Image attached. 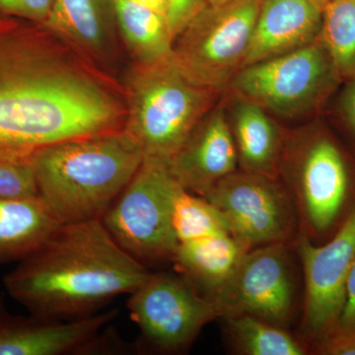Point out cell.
Here are the masks:
<instances>
[{
	"mask_svg": "<svg viewBox=\"0 0 355 355\" xmlns=\"http://www.w3.org/2000/svg\"><path fill=\"white\" fill-rule=\"evenodd\" d=\"M86 62L43 24L0 15V157L123 127L125 107Z\"/></svg>",
	"mask_w": 355,
	"mask_h": 355,
	"instance_id": "obj_1",
	"label": "cell"
},
{
	"mask_svg": "<svg viewBox=\"0 0 355 355\" xmlns=\"http://www.w3.org/2000/svg\"><path fill=\"white\" fill-rule=\"evenodd\" d=\"M151 275L110 234L101 219L60 224L3 277L11 298L34 316L79 319L132 293Z\"/></svg>",
	"mask_w": 355,
	"mask_h": 355,
	"instance_id": "obj_2",
	"label": "cell"
},
{
	"mask_svg": "<svg viewBox=\"0 0 355 355\" xmlns=\"http://www.w3.org/2000/svg\"><path fill=\"white\" fill-rule=\"evenodd\" d=\"M144 157L123 128L51 144L34 155L39 197L60 223L101 219Z\"/></svg>",
	"mask_w": 355,
	"mask_h": 355,
	"instance_id": "obj_3",
	"label": "cell"
},
{
	"mask_svg": "<svg viewBox=\"0 0 355 355\" xmlns=\"http://www.w3.org/2000/svg\"><path fill=\"white\" fill-rule=\"evenodd\" d=\"M123 128L144 158L169 163L214 107L217 92L191 83L173 64H133L125 80Z\"/></svg>",
	"mask_w": 355,
	"mask_h": 355,
	"instance_id": "obj_4",
	"label": "cell"
},
{
	"mask_svg": "<svg viewBox=\"0 0 355 355\" xmlns=\"http://www.w3.org/2000/svg\"><path fill=\"white\" fill-rule=\"evenodd\" d=\"M289 188L297 212L299 234L331 237L355 207L352 171L335 140L313 133L284 148Z\"/></svg>",
	"mask_w": 355,
	"mask_h": 355,
	"instance_id": "obj_5",
	"label": "cell"
},
{
	"mask_svg": "<svg viewBox=\"0 0 355 355\" xmlns=\"http://www.w3.org/2000/svg\"><path fill=\"white\" fill-rule=\"evenodd\" d=\"M181 187L167 163L144 158L101 218L114 241L142 265L174 260L179 242L172 211Z\"/></svg>",
	"mask_w": 355,
	"mask_h": 355,
	"instance_id": "obj_6",
	"label": "cell"
},
{
	"mask_svg": "<svg viewBox=\"0 0 355 355\" xmlns=\"http://www.w3.org/2000/svg\"><path fill=\"white\" fill-rule=\"evenodd\" d=\"M261 0L205 7L174 42L172 62L191 83L220 92L242 69Z\"/></svg>",
	"mask_w": 355,
	"mask_h": 355,
	"instance_id": "obj_7",
	"label": "cell"
},
{
	"mask_svg": "<svg viewBox=\"0 0 355 355\" xmlns=\"http://www.w3.org/2000/svg\"><path fill=\"white\" fill-rule=\"evenodd\" d=\"M340 78L330 53L317 39L277 57L242 67L228 87L282 116L297 118L316 109Z\"/></svg>",
	"mask_w": 355,
	"mask_h": 355,
	"instance_id": "obj_8",
	"label": "cell"
},
{
	"mask_svg": "<svg viewBox=\"0 0 355 355\" xmlns=\"http://www.w3.org/2000/svg\"><path fill=\"white\" fill-rule=\"evenodd\" d=\"M128 309L140 331L139 345L160 354L188 349L220 313L181 275L151 272L130 294Z\"/></svg>",
	"mask_w": 355,
	"mask_h": 355,
	"instance_id": "obj_9",
	"label": "cell"
},
{
	"mask_svg": "<svg viewBox=\"0 0 355 355\" xmlns=\"http://www.w3.org/2000/svg\"><path fill=\"white\" fill-rule=\"evenodd\" d=\"M203 198L220 210L231 234L249 249L288 243L299 231L291 193L277 179L237 170Z\"/></svg>",
	"mask_w": 355,
	"mask_h": 355,
	"instance_id": "obj_10",
	"label": "cell"
},
{
	"mask_svg": "<svg viewBox=\"0 0 355 355\" xmlns=\"http://www.w3.org/2000/svg\"><path fill=\"white\" fill-rule=\"evenodd\" d=\"M295 294L288 243H272L248 250L209 299L220 318L248 314L284 328L291 322Z\"/></svg>",
	"mask_w": 355,
	"mask_h": 355,
	"instance_id": "obj_11",
	"label": "cell"
},
{
	"mask_svg": "<svg viewBox=\"0 0 355 355\" xmlns=\"http://www.w3.org/2000/svg\"><path fill=\"white\" fill-rule=\"evenodd\" d=\"M296 249L304 275L302 331L311 347L336 331L355 261V207L324 245L298 234Z\"/></svg>",
	"mask_w": 355,
	"mask_h": 355,
	"instance_id": "obj_12",
	"label": "cell"
},
{
	"mask_svg": "<svg viewBox=\"0 0 355 355\" xmlns=\"http://www.w3.org/2000/svg\"><path fill=\"white\" fill-rule=\"evenodd\" d=\"M119 311L74 320L14 315L0 295V355H64L101 349L102 330Z\"/></svg>",
	"mask_w": 355,
	"mask_h": 355,
	"instance_id": "obj_13",
	"label": "cell"
},
{
	"mask_svg": "<svg viewBox=\"0 0 355 355\" xmlns=\"http://www.w3.org/2000/svg\"><path fill=\"white\" fill-rule=\"evenodd\" d=\"M168 166L184 189L202 197L237 171V149L223 104L203 116Z\"/></svg>",
	"mask_w": 355,
	"mask_h": 355,
	"instance_id": "obj_14",
	"label": "cell"
},
{
	"mask_svg": "<svg viewBox=\"0 0 355 355\" xmlns=\"http://www.w3.org/2000/svg\"><path fill=\"white\" fill-rule=\"evenodd\" d=\"M324 4L322 0H261L243 67L319 39Z\"/></svg>",
	"mask_w": 355,
	"mask_h": 355,
	"instance_id": "obj_15",
	"label": "cell"
},
{
	"mask_svg": "<svg viewBox=\"0 0 355 355\" xmlns=\"http://www.w3.org/2000/svg\"><path fill=\"white\" fill-rule=\"evenodd\" d=\"M43 25L93 67L114 53L118 28L112 0H53Z\"/></svg>",
	"mask_w": 355,
	"mask_h": 355,
	"instance_id": "obj_16",
	"label": "cell"
},
{
	"mask_svg": "<svg viewBox=\"0 0 355 355\" xmlns=\"http://www.w3.org/2000/svg\"><path fill=\"white\" fill-rule=\"evenodd\" d=\"M227 111L229 125L242 171L279 179L286 139L268 112L233 94Z\"/></svg>",
	"mask_w": 355,
	"mask_h": 355,
	"instance_id": "obj_17",
	"label": "cell"
},
{
	"mask_svg": "<svg viewBox=\"0 0 355 355\" xmlns=\"http://www.w3.org/2000/svg\"><path fill=\"white\" fill-rule=\"evenodd\" d=\"M250 250L230 233L179 243L174 261L178 272L209 298L227 280Z\"/></svg>",
	"mask_w": 355,
	"mask_h": 355,
	"instance_id": "obj_18",
	"label": "cell"
},
{
	"mask_svg": "<svg viewBox=\"0 0 355 355\" xmlns=\"http://www.w3.org/2000/svg\"><path fill=\"white\" fill-rule=\"evenodd\" d=\"M60 224L40 197L0 200V266L29 256Z\"/></svg>",
	"mask_w": 355,
	"mask_h": 355,
	"instance_id": "obj_19",
	"label": "cell"
},
{
	"mask_svg": "<svg viewBox=\"0 0 355 355\" xmlns=\"http://www.w3.org/2000/svg\"><path fill=\"white\" fill-rule=\"evenodd\" d=\"M116 28L135 64L171 60L174 38L167 17L130 0H112Z\"/></svg>",
	"mask_w": 355,
	"mask_h": 355,
	"instance_id": "obj_20",
	"label": "cell"
},
{
	"mask_svg": "<svg viewBox=\"0 0 355 355\" xmlns=\"http://www.w3.org/2000/svg\"><path fill=\"white\" fill-rule=\"evenodd\" d=\"M225 320L231 345L238 354L246 355H304L309 354L301 343L284 328L248 314L229 315Z\"/></svg>",
	"mask_w": 355,
	"mask_h": 355,
	"instance_id": "obj_21",
	"label": "cell"
},
{
	"mask_svg": "<svg viewBox=\"0 0 355 355\" xmlns=\"http://www.w3.org/2000/svg\"><path fill=\"white\" fill-rule=\"evenodd\" d=\"M320 41L340 78L355 76V0L324 2Z\"/></svg>",
	"mask_w": 355,
	"mask_h": 355,
	"instance_id": "obj_22",
	"label": "cell"
},
{
	"mask_svg": "<svg viewBox=\"0 0 355 355\" xmlns=\"http://www.w3.org/2000/svg\"><path fill=\"white\" fill-rule=\"evenodd\" d=\"M172 226L179 243L230 233L225 217L216 205L183 187L175 198Z\"/></svg>",
	"mask_w": 355,
	"mask_h": 355,
	"instance_id": "obj_23",
	"label": "cell"
},
{
	"mask_svg": "<svg viewBox=\"0 0 355 355\" xmlns=\"http://www.w3.org/2000/svg\"><path fill=\"white\" fill-rule=\"evenodd\" d=\"M39 197L34 157H0V200Z\"/></svg>",
	"mask_w": 355,
	"mask_h": 355,
	"instance_id": "obj_24",
	"label": "cell"
},
{
	"mask_svg": "<svg viewBox=\"0 0 355 355\" xmlns=\"http://www.w3.org/2000/svg\"><path fill=\"white\" fill-rule=\"evenodd\" d=\"M53 0H0V15L43 24Z\"/></svg>",
	"mask_w": 355,
	"mask_h": 355,
	"instance_id": "obj_25",
	"label": "cell"
},
{
	"mask_svg": "<svg viewBox=\"0 0 355 355\" xmlns=\"http://www.w3.org/2000/svg\"><path fill=\"white\" fill-rule=\"evenodd\" d=\"M207 6L205 0H169L167 21L174 42L189 22Z\"/></svg>",
	"mask_w": 355,
	"mask_h": 355,
	"instance_id": "obj_26",
	"label": "cell"
},
{
	"mask_svg": "<svg viewBox=\"0 0 355 355\" xmlns=\"http://www.w3.org/2000/svg\"><path fill=\"white\" fill-rule=\"evenodd\" d=\"M334 333L355 335V261L347 279L345 305L340 322Z\"/></svg>",
	"mask_w": 355,
	"mask_h": 355,
	"instance_id": "obj_27",
	"label": "cell"
},
{
	"mask_svg": "<svg viewBox=\"0 0 355 355\" xmlns=\"http://www.w3.org/2000/svg\"><path fill=\"white\" fill-rule=\"evenodd\" d=\"M312 352L322 355H355V335L334 333L313 345Z\"/></svg>",
	"mask_w": 355,
	"mask_h": 355,
	"instance_id": "obj_28",
	"label": "cell"
},
{
	"mask_svg": "<svg viewBox=\"0 0 355 355\" xmlns=\"http://www.w3.org/2000/svg\"><path fill=\"white\" fill-rule=\"evenodd\" d=\"M340 105L343 120L355 137V76L343 90Z\"/></svg>",
	"mask_w": 355,
	"mask_h": 355,
	"instance_id": "obj_29",
	"label": "cell"
},
{
	"mask_svg": "<svg viewBox=\"0 0 355 355\" xmlns=\"http://www.w3.org/2000/svg\"><path fill=\"white\" fill-rule=\"evenodd\" d=\"M135 3L146 7L150 10L155 11L159 14L167 17L168 8H169V0H130Z\"/></svg>",
	"mask_w": 355,
	"mask_h": 355,
	"instance_id": "obj_30",
	"label": "cell"
},
{
	"mask_svg": "<svg viewBox=\"0 0 355 355\" xmlns=\"http://www.w3.org/2000/svg\"><path fill=\"white\" fill-rule=\"evenodd\" d=\"M209 6H218L222 4L228 3V2L233 1V0H205Z\"/></svg>",
	"mask_w": 355,
	"mask_h": 355,
	"instance_id": "obj_31",
	"label": "cell"
},
{
	"mask_svg": "<svg viewBox=\"0 0 355 355\" xmlns=\"http://www.w3.org/2000/svg\"><path fill=\"white\" fill-rule=\"evenodd\" d=\"M323 2L334 1V0H322Z\"/></svg>",
	"mask_w": 355,
	"mask_h": 355,
	"instance_id": "obj_32",
	"label": "cell"
}]
</instances>
